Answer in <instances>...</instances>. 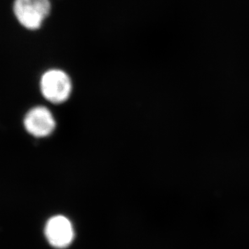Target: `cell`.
I'll return each instance as SVG.
<instances>
[{"mask_svg": "<svg viewBox=\"0 0 249 249\" xmlns=\"http://www.w3.org/2000/svg\"><path fill=\"white\" fill-rule=\"evenodd\" d=\"M13 10L20 24L29 30H36L50 15L51 4L50 0H16Z\"/></svg>", "mask_w": 249, "mask_h": 249, "instance_id": "6da1fadb", "label": "cell"}, {"mask_svg": "<svg viewBox=\"0 0 249 249\" xmlns=\"http://www.w3.org/2000/svg\"><path fill=\"white\" fill-rule=\"evenodd\" d=\"M24 127L36 137H45L51 134L56 127L52 112L45 107L31 109L24 118Z\"/></svg>", "mask_w": 249, "mask_h": 249, "instance_id": "277c9868", "label": "cell"}, {"mask_svg": "<svg viewBox=\"0 0 249 249\" xmlns=\"http://www.w3.org/2000/svg\"><path fill=\"white\" fill-rule=\"evenodd\" d=\"M45 233L50 245L59 249L69 247L74 238L73 225L63 215H56L49 219Z\"/></svg>", "mask_w": 249, "mask_h": 249, "instance_id": "3957f363", "label": "cell"}, {"mask_svg": "<svg viewBox=\"0 0 249 249\" xmlns=\"http://www.w3.org/2000/svg\"><path fill=\"white\" fill-rule=\"evenodd\" d=\"M40 90L43 96L49 101L61 104L71 96L72 83L66 72L61 70H50L41 77Z\"/></svg>", "mask_w": 249, "mask_h": 249, "instance_id": "7a4b0ae2", "label": "cell"}]
</instances>
